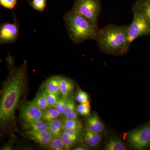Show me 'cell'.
I'll return each instance as SVG.
<instances>
[{"label": "cell", "instance_id": "1", "mask_svg": "<svg viewBox=\"0 0 150 150\" xmlns=\"http://www.w3.org/2000/svg\"><path fill=\"white\" fill-rule=\"evenodd\" d=\"M9 73L1 92L0 121L1 126H5L14 119L20 99L24 93L27 78L26 64L14 67L12 58L8 55Z\"/></svg>", "mask_w": 150, "mask_h": 150}, {"label": "cell", "instance_id": "2", "mask_svg": "<svg viewBox=\"0 0 150 150\" xmlns=\"http://www.w3.org/2000/svg\"><path fill=\"white\" fill-rule=\"evenodd\" d=\"M128 27L109 24L98 29L96 40L101 51L114 56L126 54L131 45L128 40Z\"/></svg>", "mask_w": 150, "mask_h": 150}, {"label": "cell", "instance_id": "3", "mask_svg": "<svg viewBox=\"0 0 150 150\" xmlns=\"http://www.w3.org/2000/svg\"><path fill=\"white\" fill-rule=\"evenodd\" d=\"M64 20L70 38L74 43L96 39L98 30L76 11L72 9L68 12Z\"/></svg>", "mask_w": 150, "mask_h": 150}, {"label": "cell", "instance_id": "4", "mask_svg": "<svg viewBox=\"0 0 150 150\" xmlns=\"http://www.w3.org/2000/svg\"><path fill=\"white\" fill-rule=\"evenodd\" d=\"M132 11L133 21L129 25L128 29V40L130 45L138 38L150 35V22L135 4L133 6Z\"/></svg>", "mask_w": 150, "mask_h": 150}, {"label": "cell", "instance_id": "5", "mask_svg": "<svg viewBox=\"0 0 150 150\" xmlns=\"http://www.w3.org/2000/svg\"><path fill=\"white\" fill-rule=\"evenodd\" d=\"M98 30V21L101 10L99 0H76L72 8Z\"/></svg>", "mask_w": 150, "mask_h": 150}, {"label": "cell", "instance_id": "6", "mask_svg": "<svg viewBox=\"0 0 150 150\" xmlns=\"http://www.w3.org/2000/svg\"><path fill=\"white\" fill-rule=\"evenodd\" d=\"M129 142L136 149L142 150L150 146V124L132 131L129 135Z\"/></svg>", "mask_w": 150, "mask_h": 150}, {"label": "cell", "instance_id": "7", "mask_svg": "<svg viewBox=\"0 0 150 150\" xmlns=\"http://www.w3.org/2000/svg\"><path fill=\"white\" fill-rule=\"evenodd\" d=\"M20 116L23 123L33 121H44V113L32 101H25L21 108Z\"/></svg>", "mask_w": 150, "mask_h": 150}, {"label": "cell", "instance_id": "8", "mask_svg": "<svg viewBox=\"0 0 150 150\" xmlns=\"http://www.w3.org/2000/svg\"><path fill=\"white\" fill-rule=\"evenodd\" d=\"M19 27L14 16L13 23H5L0 27L1 44H10L16 40L18 35Z\"/></svg>", "mask_w": 150, "mask_h": 150}, {"label": "cell", "instance_id": "9", "mask_svg": "<svg viewBox=\"0 0 150 150\" xmlns=\"http://www.w3.org/2000/svg\"><path fill=\"white\" fill-rule=\"evenodd\" d=\"M26 135L29 139L45 147L49 144L54 137L48 131L40 132H26Z\"/></svg>", "mask_w": 150, "mask_h": 150}, {"label": "cell", "instance_id": "10", "mask_svg": "<svg viewBox=\"0 0 150 150\" xmlns=\"http://www.w3.org/2000/svg\"><path fill=\"white\" fill-rule=\"evenodd\" d=\"M62 79V77L59 76H52L48 78L44 83V90L48 92L61 94Z\"/></svg>", "mask_w": 150, "mask_h": 150}, {"label": "cell", "instance_id": "11", "mask_svg": "<svg viewBox=\"0 0 150 150\" xmlns=\"http://www.w3.org/2000/svg\"><path fill=\"white\" fill-rule=\"evenodd\" d=\"M87 129L95 133H101L104 129V125L96 113H93L87 119Z\"/></svg>", "mask_w": 150, "mask_h": 150}, {"label": "cell", "instance_id": "12", "mask_svg": "<svg viewBox=\"0 0 150 150\" xmlns=\"http://www.w3.org/2000/svg\"><path fill=\"white\" fill-rule=\"evenodd\" d=\"M65 119H78V111L72 96L68 97L67 105L64 111Z\"/></svg>", "mask_w": 150, "mask_h": 150}, {"label": "cell", "instance_id": "13", "mask_svg": "<svg viewBox=\"0 0 150 150\" xmlns=\"http://www.w3.org/2000/svg\"><path fill=\"white\" fill-rule=\"evenodd\" d=\"M45 121H33L23 123V127L27 132H40L48 131V126Z\"/></svg>", "mask_w": 150, "mask_h": 150}, {"label": "cell", "instance_id": "14", "mask_svg": "<svg viewBox=\"0 0 150 150\" xmlns=\"http://www.w3.org/2000/svg\"><path fill=\"white\" fill-rule=\"evenodd\" d=\"M64 120L61 117L56 118L50 123H47L48 131L54 137H61L63 130Z\"/></svg>", "mask_w": 150, "mask_h": 150}, {"label": "cell", "instance_id": "15", "mask_svg": "<svg viewBox=\"0 0 150 150\" xmlns=\"http://www.w3.org/2000/svg\"><path fill=\"white\" fill-rule=\"evenodd\" d=\"M101 139L99 134L92 132L86 128L84 135V140L88 146L91 147L96 146L99 144Z\"/></svg>", "mask_w": 150, "mask_h": 150}, {"label": "cell", "instance_id": "16", "mask_svg": "<svg viewBox=\"0 0 150 150\" xmlns=\"http://www.w3.org/2000/svg\"><path fill=\"white\" fill-rule=\"evenodd\" d=\"M74 88V83L71 79L66 77H62L61 83V92L62 96L68 98L72 95Z\"/></svg>", "mask_w": 150, "mask_h": 150}, {"label": "cell", "instance_id": "17", "mask_svg": "<svg viewBox=\"0 0 150 150\" xmlns=\"http://www.w3.org/2000/svg\"><path fill=\"white\" fill-rule=\"evenodd\" d=\"M32 101L38 108L43 112L50 108L47 102L46 91L44 89L41 90L39 91Z\"/></svg>", "mask_w": 150, "mask_h": 150}, {"label": "cell", "instance_id": "18", "mask_svg": "<svg viewBox=\"0 0 150 150\" xmlns=\"http://www.w3.org/2000/svg\"><path fill=\"white\" fill-rule=\"evenodd\" d=\"M46 147L49 150H67L66 145L61 137H54Z\"/></svg>", "mask_w": 150, "mask_h": 150}, {"label": "cell", "instance_id": "19", "mask_svg": "<svg viewBox=\"0 0 150 150\" xmlns=\"http://www.w3.org/2000/svg\"><path fill=\"white\" fill-rule=\"evenodd\" d=\"M82 124L78 119H65L63 124V129L81 131Z\"/></svg>", "mask_w": 150, "mask_h": 150}, {"label": "cell", "instance_id": "20", "mask_svg": "<svg viewBox=\"0 0 150 150\" xmlns=\"http://www.w3.org/2000/svg\"><path fill=\"white\" fill-rule=\"evenodd\" d=\"M61 138L64 143L67 150L70 149L77 142L79 137L69 135L65 133L62 130L61 133Z\"/></svg>", "mask_w": 150, "mask_h": 150}, {"label": "cell", "instance_id": "21", "mask_svg": "<svg viewBox=\"0 0 150 150\" xmlns=\"http://www.w3.org/2000/svg\"><path fill=\"white\" fill-rule=\"evenodd\" d=\"M150 22V0L145 1H137L134 4Z\"/></svg>", "mask_w": 150, "mask_h": 150}, {"label": "cell", "instance_id": "22", "mask_svg": "<svg viewBox=\"0 0 150 150\" xmlns=\"http://www.w3.org/2000/svg\"><path fill=\"white\" fill-rule=\"evenodd\" d=\"M44 121L47 123L51 122L56 118L60 117L61 115L54 108H49L43 111Z\"/></svg>", "mask_w": 150, "mask_h": 150}, {"label": "cell", "instance_id": "23", "mask_svg": "<svg viewBox=\"0 0 150 150\" xmlns=\"http://www.w3.org/2000/svg\"><path fill=\"white\" fill-rule=\"evenodd\" d=\"M107 150H126V148L120 140L117 139H111L105 146Z\"/></svg>", "mask_w": 150, "mask_h": 150}, {"label": "cell", "instance_id": "24", "mask_svg": "<svg viewBox=\"0 0 150 150\" xmlns=\"http://www.w3.org/2000/svg\"><path fill=\"white\" fill-rule=\"evenodd\" d=\"M46 99L50 108H54L61 96L60 94L46 91Z\"/></svg>", "mask_w": 150, "mask_h": 150}, {"label": "cell", "instance_id": "25", "mask_svg": "<svg viewBox=\"0 0 150 150\" xmlns=\"http://www.w3.org/2000/svg\"><path fill=\"white\" fill-rule=\"evenodd\" d=\"M46 2L47 0H33L30 4L35 10L43 12L46 8Z\"/></svg>", "mask_w": 150, "mask_h": 150}, {"label": "cell", "instance_id": "26", "mask_svg": "<svg viewBox=\"0 0 150 150\" xmlns=\"http://www.w3.org/2000/svg\"><path fill=\"white\" fill-rule=\"evenodd\" d=\"M67 98H68L66 97L61 96L54 108L60 113L61 115H64V111L67 105Z\"/></svg>", "mask_w": 150, "mask_h": 150}, {"label": "cell", "instance_id": "27", "mask_svg": "<svg viewBox=\"0 0 150 150\" xmlns=\"http://www.w3.org/2000/svg\"><path fill=\"white\" fill-rule=\"evenodd\" d=\"M77 110L78 113L83 116L89 115L91 112L90 103H81L77 107Z\"/></svg>", "mask_w": 150, "mask_h": 150}, {"label": "cell", "instance_id": "28", "mask_svg": "<svg viewBox=\"0 0 150 150\" xmlns=\"http://www.w3.org/2000/svg\"><path fill=\"white\" fill-rule=\"evenodd\" d=\"M77 101L80 103H90L88 95L81 90H79L76 97Z\"/></svg>", "mask_w": 150, "mask_h": 150}, {"label": "cell", "instance_id": "29", "mask_svg": "<svg viewBox=\"0 0 150 150\" xmlns=\"http://www.w3.org/2000/svg\"><path fill=\"white\" fill-rule=\"evenodd\" d=\"M17 0H0V4L5 8L12 10L16 6Z\"/></svg>", "mask_w": 150, "mask_h": 150}, {"label": "cell", "instance_id": "30", "mask_svg": "<svg viewBox=\"0 0 150 150\" xmlns=\"http://www.w3.org/2000/svg\"><path fill=\"white\" fill-rule=\"evenodd\" d=\"M63 131L67 134L73 135V136H77V137H79L81 135V131L68 129H63Z\"/></svg>", "mask_w": 150, "mask_h": 150}, {"label": "cell", "instance_id": "31", "mask_svg": "<svg viewBox=\"0 0 150 150\" xmlns=\"http://www.w3.org/2000/svg\"><path fill=\"white\" fill-rule=\"evenodd\" d=\"M12 149L11 145H7L5 146L4 147L2 148V150H11Z\"/></svg>", "mask_w": 150, "mask_h": 150}, {"label": "cell", "instance_id": "32", "mask_svg": "<svg viewBox=\"0 0 150 150\" xmlns=\"http://www.w3.org/2000/svg\"><path fill=\"white\" fill-rule=\"evenodd\" d=\"M74 150H88V149H86V148L83 146H78L76 147L74 149Z\"/></svg>", "mask_w": 150, "mask_h": 150}, {"label": "cell", "instance_id": "33", "mask_svg": "<svg viewBox=\"0 0 150 150\" xmlns=\"http://www.w3.org/2000/svg\"><path fill=\"white\" fill-rule=\"evenodd\" d=\"M135 1H148V0H135Z\"/></svg>", "mask_w": 150, "mask_h": 150}]
</instances>
